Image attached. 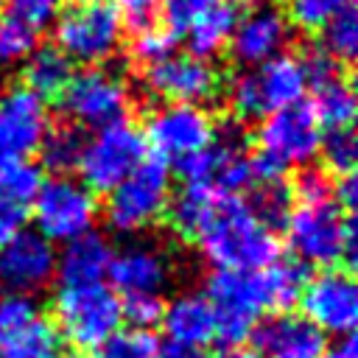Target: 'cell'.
Instances as JSON below:
<instances>
[{
	"label": "cell",
	"mask_w": 358,
	"mask_h": 358,
	"mask_svg": "<svg viewBox=\"0 0 358 358\" xmlns=\"http://www.w3.org/2000/svg\"><path fill=\"white\" fill-rule=\"evenodd\" d=\"M131 31H134V36H131V53L145 67L154 64V62H159V59H165V56H171L176 50V34L165 22H159V20H151L145 25L131 28Z\"/></svg>",
	"instance_id": "cell-33"
},
{
	"label": "cell",
	"mask_w": 358,
	"mask_h": 358,
	"mask_svg": "<svg viewBox=\"0 0 358 358\" xmlns=\"http://www.w3.org/2000/svg\"><path fill=\"white\" fill-rule=\"evenodd\" d=\"M215 3H221V0H162V3H159L162 22L179 36V34H185V28H187L199 14H204V11L213 8Z\"/></svg>",
	"instance_id": "cell-37"
},
{
	"label": "cell",
	"mask_w": 358,
	"mask_h": 358,
	"mask_svg": "<svg viewBox=\"0 0 358 358\" xmlns=\"http://www.w3.org/2000/svg\"><path fill=\"white\" fill-rule=\"evenodd\" d=\"M42 171L28 157H0V243L25 229Z\"/></svg>",
	"instance_id": "cell-23"
},
{
	"label": "cell",
	"mask_w": 358,
	"mask_h": 358,
	"mask_svg": "<svg viewBox=\"0 0 358 358\" xmlns=\"http://www.w3.org/2000/svg\"><path fill=\"white\" fill-rule=\"evenodd\" d=\"M204 296L215 313V338H221L227 347L243 344L252 336L260 313L274 310L266 266L257 271H213Z\"/></svg>",
	"instance_id": "cell-8"
},
{
	"label": "cell",
	"mask_w": 358,
	"mask_h": 358,
	"mask_svg": "<svg viewBox=\"0 0 358 358\" xmlns=\"http://www.w3.org/2000/svg\"><path fill=\"white\" fill-rule=\"evenodd\" d=\"M227 3L235 6V8H246V11H249V8H255L260 0H227Z\"/></svg>",
	"instance_id": "cell-42"
},
{
	"label": "cell",
	"mask_w": 358,
	"mask_h": 358,
	"mask_svg": "<svg viewBox=\"0 0 358 358\" xmlns=\"http://www.w3.org/2000/svg\"><path fill=\"white\" fill-rule=\"evenodd\" d=\"M145 157L148 145L143 131L129 120H117L112 126L95 129V134L84 140L81 162L76 171L81 173V182L92 193H109Z\"/></svg>",
	"instance_id": "cell-10"
},
{
	"label": "cell",
	"mask_w": 358,
	"mask_h": 358,
	"mask_svg": "<svg viewBox=\"0 0 358 358\" xmlns=\"http://www.w3.org/2000/svg\"><path fill=\"white\" fill-rule=\"evenodd\" d=\"M120 322H123L120 296L106 280L56 282L53 324L62 341L78 350H95L112 333L120 330Z\"/></svg>",
	"instance_id": "cell-3"
},
{
	"label": "cell",
	"mask_w": 358,
	"mask_h": 358,
	"mask_svg": "<svg viewBox=\"0 0 358 358\" xmlns=\"http://www.w3.org/2000/svg\"><path fill=\"white\" fill-rule=\"evenodd\" d=\"M215 271H257L277 260V232L241 196H218L193 241Z\"/></svg>",
	"instance_id": "cell-1"
},
{
	"label": "cell",
	"mask_w": 358,
	"mask_h": 358,
	"mask_svg": "<svg viewBox=\"0 0 358 358\" xmlns=\"http://www.w3.org/2000/svg\"><path fill=\"white\" fill-rule=\"evenodd\" d=\"M322 131V123L302 101L263 115L257 126V154L252 157L255 179H271L291 168H305L319 154Z\"/></svg>",
	"instance_id": "cell-4"
},
{
	"label": "cell",
	"mask_w": 358,
	"mask_h": 358,
	"mask_svg": "<svg viewBox=\"0 0 358 358\" xmlns=\"http://www.w3.org/2000/svg\"><path fill=\"white\" fill-rule=\"evenodd\" d=\"M0 17H3V0H0Z\"/></svg>",
	"instance_id": "cell-43"
},
{
	"label": "cell",
	"mask_w": 358,
	"mask_h": 358,
	"mask_svg": "<svg viewBox=\"0 0 358 358\" xmlns=\"http://www.w3.org/2000/svg\"><path fill=\"white\" fill-rule=\"evenodd\" d=\"M59 8H62V0H3L6 17H14L34 31L53 25Z\"/></svg>",
	"instance_id": "cell-36"
},
{
	"label": "cell",
	"mask_w": 358,
	"mask_h": 358,
	"mask_svg": "<svg viewBox=\"0 0 358 358\" xmlns=\"http://www.w3.org/2000/svg\"><path fill=\"white\" fill-rule=\"evenodd\" d=\"M221 358H257V352L249 350V347H243V344H238V347H227L221 352Z\"/></svg>",
	"instance_id": "cell-41"
},
{
	"label": "cell",
	"mask_w": 358,
	"mask_h": 358,
	"mask_svg": "<svg viewBox=\"0 0 358 358\" xmlns=\"http://www.w3.org/2000/svg\"><path fill=\"white\" fill-rule=\"evenodd\" d=\"M0 358H62V336L34 296L0 294Z\"/></svg>",
	"instance_id": "cell-14"
},
{
	"label": "cell",
	"mask_w": 358,
	"mask_h": 358,
	"mask_svg": "<svg viewBox=\"0 0 358 358\" xmlns=\"http://www.w3.org/2000/svg\"><path fill=\"white\" fill-rule=\"evenodd\" d=\"M56 48L87 67L112 59L123 42V17L112 0H62L53 20Z\"/></svg>",
	"instance_id": "cell-5"
},
{
	"label": "cell",
	"mask_w": 358,
	"mask_h": 358,
	"mask_svg": "<svg viewBox=\"0 0 358 358\" xmlns=\"http://www.w3.org/2000/svg\"><path fill=\"white\" fill-rule=\"evenodd\" d=\"M159 358H210V355H204L201 350H190V347H176V344H171L168 350H159Z\"/></svg>",
	"instance_id": "cell-40"
},
{
	"label": "cell",
	"mask_w": 358,
	"mask_h": 358,
	"mask_svg": "<svg viewBox=\"0 0 358 358\" xmlns=\"http://www.w3.org/2000/svg\"><path fill=\"white\" fill-rule=\"evenodd\" d=\"M115 294L123 299H165V291L173 280L171 255L154 241H129L112 252L109 274Z\"/></svg>",
	"instance_id": "cell-15"
},
{
	"label": "cell",
	"mask_w": 358,
	"mask_h": 358,
	"mask_svg": "<svg viewBox=\"0 0 358 358\" xmlns=\"http://www.w3.org/2000/svg\"><path fill=\"white\" fill-rule=\"evenodd\" d=\"M322 358H358V352H355V338H352V336H344L336 347L324 350Z\"/></svg>",
	"instance_id": "cell-39"
},
{
	"label": "cell",
	"mask_w": 358,
	"mask_h": 358,
	"mask_svg": "<svg viewBox=\"0 0 358 358\" xmlns=\"http://www.w3.org/2000/svg\"><path fill=\"white\" fill-rule=\"evenodd\" d=\"M165 336L176 347L201 350L215 338V313L210 299L201 291H182L176 294L159 316Z\"/></svg>",
	"instance_id": "cell-24"
},
{
	"label": "cell",
	"mask_w": 358,
	"mask_h": 358,
	"mask_svg": "<svg viewBox=\"0 0 358 358\" xmlns=\"http://www.w3.org/2000/svg\"><path fill=\"white\" fill-rule=\"evenodd\" d=\"M288 36H291V22L282 11L268 6H255L243 17H238L229 50L241 64L257 67L274 59L277 53H285Z\"/></svg>",
	"instance_id": "cell-22"
},
{
	"label": "cell",
	"mask_w": 358,
	"mask_h": 358,
	"mask_svg": "<svg viewBox=\"0 0 358 358\" xmlns=\"http://www.w3.org/2000/svg\"><path fill=\"white\" fill-rule=\"evenodd\" d=\"M252 207V213L268 227L277 229L285 224L291 207H294V193L291 185L282 182V176H271V179H255L252 185V199L246 201Z\"/></svg>",
	"instance_id": "cell-29"
},
{
	"label": "cell",
	"mask_w": 358,
	"mask_h": 358,
	"mask_svg": "<svg viewBox=\"0 0 358 358\" xmlns=\"http://www.w3.org/2000/svg\"><path fill=\"white\" fill-rule=\"evenodd\" d=\"M59 103L73 126L103 129L117 120H126L131 95L117 73L92 64L73 73V78L59 95Z\"/></svg>",
	"instance_id": "cell-11"
},
{
	"label": "cell",
	"mask_w": 358,
	"mask_h": 358,
	"mask_svg": "<svg viewBox=\"0 0 358 358\" xmlns=\"http://www.w3.org/2000/svg\"><path fill=\"white\" fill-rule=\"evenodd\" d=\"M50 129L48 103L25 84L0 92V157H28Z\"/></svg>",
	"instance_id": "cell-20"
},
{
	"label": "cell",
	"mask_w": 358,
	"mask_h": 358,
	"mask_svg": "<svg viewBox=\"0 0 358 358\" xmlns=\"http://www.w3.org/2000/svg\"><path fill=\"white\" fill-rule=\"evenodd\" d=\"M56 246L36 229H20L0 243V291L34 296L56 277Z\"/></svg>",
	"instance_id": "cell-16"
},
{
	"label": "cell",
	"mask_w": 358,
	"mask_h": 358,
	"mask_svg": "<svg viewBox=\"0 0 358 358\" xmlns=\"http://www.w3.org/2000/svg\"><path fill=\"white\" fill-rule=\"evenodd\" d=\"M179 173L185 185L201 187L213 196H241L255 185L252 154L243 148L235 129H227L224 134L215 131V140L204 151L185 159Z\"/></svg>",
	"instance_id": "cell-13"
},
{
	"label": "cell",
	"mask_w": 358,
	"mask_h": 358,
	"mask_svg": "<svg viewBox=\"0 0 358 358\" xmlns=\"http://www.w3.org/2000/svg\"><path fill=\"white\" fill-rule=\"evenodd\" d=\"M95 358H159V341L140 327L117 330L95 347Z\"/></svg>",
	"instance_id": "cell-32"
},
{
	"label": "cell",
	"mask_w": 358,
	"mask_h": 358,
	"mask_svg": "<svg viewBox=\"0 0 358 358\" xmlns=\"http://www.w3.org/2000/svg\"><path fill=\"white\" fill-rule=\"evenodd\" d=\"M299 302L302 316L310 319L324 336H350L358 322V288L350 271L322 268L316 277L305 280Z\"/></svg>",
	"instance_id": "cell-17"
},
{
	"label": "cell",
	"mask_w": 358,
	"mask_h": 358,
	"mask_svg": "<svg viewBox=\"0 0 358 358\" xmlns=\"http://www.w3.org/2000/svg\"><path fill=\"white\" fill-rule=\"evenodd\" d=\"M238 8L229 6L227 0L215 3L213 8H207L204 14H199L187 28H185V39H187V53L213 62L215 56H221L224 50H229L235 25H238Z\"/></svg>",
	"instance_id": "cell-26"
},
{
	"label": "cell",
	"mask_w": 358,
	"mask_h": 358,
	"mask_svg": "<svg viewBox=\"0 0 358 358\" xmlns=\"http://www.w3.org/2000/svg\"><path fill=\"white\" fill-rule=\"evenodd\" d=\"M257 358H322L327 336L302 313L280 310L252 330Z\"/></svg>",
	"instance_id": "cell-21"
},
{
	"label": "cell",
	"mask_w": 358,
	"mask_h": 358,
	"mask_svg": "<svg viewBox=\"0 0 358 358\" xmlns=\"http://www.w3.org/2000/svg\"><path fill=\"white\" fill-rule=\"evenodd\" d=\"M145 90L165 103H204L218 95L221 76L213 62L193 53H171L145 67Z\"/></svg>",
	"instance_id": "cell-18"
},
{
	"label": "cell",
	"mask_w": 358,
	"mask_h": 358,
	"mask_svg": "<svg viewBox=\"0 0 358 358\" xmlns=\"http://www.w3.org/2000/svg\"><path fill=\"white\" fill-rule=\"evenodd\" d=\"M350 3L352 0H291L288 22L302 31H322V25Z\"/></svg>",
	"instance_id": "cell-35"
},
{
	"label": "cell",
	"mask_w": 358,
	"mask_h": 358,
	"mask_svg": "<svg viewBox=\"0 0 358 358\" xmlns=\"http://www.w3.org/2000/svg\"><path fill=\"white\" fill-rule=\"evenodd\" d=\"M173 196L168 162L145 157L123 182L106 193V221L120 235H137L159 224Z\"/></svg>",
	"instance_id": "cell-7"
},
{
	"label": "cell",
	"mask_w": 358,
	"mask_h": 358,
	"mask_svg": "<svg viewBox=\"0 0 358 358\" xmlns=\"http://www.w3.org/2000/svg\"><path fill=\"white\" fill-rule=\"evenodd\" d=\"M215 120L201 103H165L145 120V145L157 159L182 165L193 154L204 151L215 140Z\"/></svg>",
	"instance_id": "cell-12"
},
{
	"label": "cell",
	"mask_w": 358,
	"mask_h": 358,
	"mask_svg": "<svg viewBox=\"0 0 358 358\" xmlns=\"http://www.w3.org/2000/svg\"><path fill=\"white\" fill-rule=\"evenodd\" d=\"M84 131L73 123H62L45 131L42 143H39V154H42V165L48 171H53L56 176H70V171L78 168L81 162V151H84Z\"/></svg>",
	"instance_id": "cell-28"
},
{
	"label": "cell",
	"mask_w": 358,
	"mask_h": 358,
	"mask_svg": "<svg viewBox=\"0 0 358 358\" xmlns=\"http://www.w3.org/2000/svg\"><path fill=\"white\" fill-rule=\"evenodd\" d=\"M112 246L103 235L87 232L70 243H64L62 255L56 257V282H90V280H106Z\"/></svg>",
	"instance_id": "cell-25"
},
{
	"label": "cell",
	"mask_w": 358,
	"mask_h": 358,
	"mask_svg": "<svg viewBox=\"0 0 358 358\" xmlns=\"http://www.w3.org/2000/svg\"><path fill=\"white\" fill-rule=\"evenodd\" d=\"M39 48V31L14 17H0V67L22 64Z\"/></svg>",
	"instance_id": "cell-34"
},
{
	"label": "cell",
	"mask_w": 358,
	"mask_h": 358,
	"mask_svg": "<svg viewBox=\"0 0 358 358\" xmlns=\"http://www.w3.org/2000/svg\"><path fill=\"white\" fill-rule=\"evenodd\" d=\"M310 90V112L322 123V129H344L352 126L355 117V87L350 73H344L341 62L330 59L322 48H313L299 56Z\"/></svg>",
	"instance_id": "cell-19"
},
{
	"label": "cell",
	"mask_w": 358,
	"mask_h": 358,
	"mask_svg": "<svg viewBox=\"0 0 358 358\" xmlns=\"http://www.w3.org/2000/svg\"><path fill=\"white\" fill-rule=\"evenodd\" d=\"M319 157H322V162H324V173H333V176H347V173H352L355 159H358V143H355L352 126L322 131Z\"/></svg>",
	"instance_id": "cell-31"
},
{
	"label": "cell",
	"mask_w": 358,
	"mask_h": 358,
	"mask_svg": "<svg viewBox=\"0 0 358 358\" xmlns=\"http://www.w3.org/2000/svg\"><path fill=\"white\" fill-rule=\"evenodd\" d=\"M308 92L302 59L294 53H277L257 64L252 73H241L227 87V101L235 120H260L263 115L299 103Z\"/></svg>",
	"instance_id": "cell-6"
},
{
	"label": "cell",
	"mask_w": 358,
	"mask_h": 358,
	"mask_svg": "<svg viewBox=\"0 0 358 358\" xmlns=\"http://www.w3.org/2000/svg\"><path fill=\"white\" fill-rule=\"evenodd\" d=\"M31 215L42 238H48L50 243H70L92 232L98 221V201L81 179L50 176L42 179L31 201Z\"/></svg>",
	"instance_id": "cell-9"
},
{
	"label": "cell",
	"mask_w": 358,
	"mask_h": 358,
	"mask_svg": "<svg viewBox=\"0 0 358 358\" xmlns=\"http://www.w3.org/2000/svg\"><path fill=\"white\" fill-rule=\"evenodd\" d=\"M330 59L336 62H352L358 53V14L355 6H344L336 11L324 25H322V45H319Z\"/></svg>",
	"instance_id": "cell-30"
},
{
	"label": "cell",
	"mask_w": 358,
	"mask_h": 358,
	"mask_svg": "<svg viewBox=\"0 0 358 358\" xmlns=\"http://www.w3.org/2000/svg\"><path fill=\"white\" fill-rule=\"evenodd\" d=\"M73 62L56 48V45H45L36 48L25 62H22V76H25V87L34 90L39 98H59L62 90L67 87V81L73 78Z\"/></svg>",
	"instance_id": "cell-27"
},
{
	"label": "cell",
	"mask_w": 358,
	"mask_h": 358,
	"mask_svg": "<svg viewBox=\"0 0 358 358\" xmlns=\"http://www.w3.org/2000/svg\"><path fill=\"white\" fill-rule=\"evenodd\" d=\"M288 249L299 266L333 268L355 260V224L336 199L296 201L282 224Z\"/></svg>",
	"instance_id": "cell-2"
},
{
	"label": "cell",
	"mask_w": 358,
	"mask_h": 358,
	"mask_svg": "<svg viewBox=\"0 0 358 358\" xmlns=\"http://www.w3.org/2000/svg\"><path fill=\"white\" fill-rule=\"evenodd\" d=\"M120 11L123 20L131 22V28L137 25H145L151 20H157V11H159V3L162 0H112Z\"/></svg>",
	"instance_id": "cell-38"
}]
</instances>
